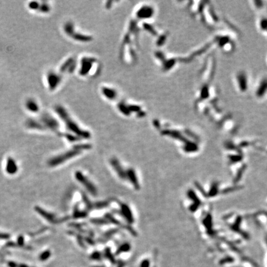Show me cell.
<instances>
[{"mask_svg": "<svg viewBox=\"0 0 267 267\" xmlns=\"http://www.w3.org/2000/svg\"><path fill=\"white\" fill-rule=\"evenodd\" d=\"M129 249H130V246H129V245H128V244H124V245H122V246L119 248V249L118 252V253H121V252H126V251L129 250Z\"/></svg>", "mask_w": 267, "mask_h": 267, "instance_id": "5b68a950", "label": "cell"}, {"mask_svg": "<svg viewBox=\"0 0 267 267\" xmlns=\"http://www.w3.org/2000/svg\"><path fill=\"white\" fill-rule=\"evenodd\" d=\"M149 265H150V263L148 260H144L141 262L140 267H149Z\"/></svg>", "mask_w": 267, "mask_h": 267, "instance_id": "8992f818", "label": "cell"}, {"mask_svg": "<svg viewBox=\"0 0 267 267\" xmlns=\"http://www.w3.org/2000/svg\"><path fill=\"white\" fill-rule=\"evenodd\" d=\"M76 178L79 181L82 182V184H83L87 187V189L91 194H96V190H95V187H93V185L81 173H77L76 174Z\"/></svg>", "mask_w": 267, "mask_h": 267, "instance_id": "6da1fadb", "label": "cell"}, {"mask_svg": "<svg viewBox=\"0 0 267 267\" xmlns=\"http://www.w3.org/2000/svg\"><path fill=\"white\" fill-rule=\"evenodd\" d=\"M129 176H130L131 180V181H132V184H134V185H135V186L136 187V188L137 189V187H138V183H137V179H136V175H135V174H134V172H133L132 171H131L129 172Z\"/></svg>", "mask_w": 267, "mask_h": 267, "instance_id": "277c9868", "label": "cell"}, {"mask_svg": "<svg viewBox=\"0 0 267 267\" xmlns=\"http://www.w3.org/2000/svg\"><path fill=\"white\" fill-rule=\"evenodd\" d=\"M111 164L113 166V167L115 168V170H116V172L118 173V174L119 175L120 177H121V178L126 177L125 174L123 173V171L122 170V168L119 166L118 161L116 160H113L111 161Z\"/></svg>", "mask_w": 267, "mask_h": 267, "instance_id": "3957f363", "label": "cell"}, {"mask_svg": "<svg viewBox=\"0 0 267 267\" xmlns=\"http://www.w3.org/2000/svg\"><path fill=\"white\" fill-rule=\"evenodd\" d=\"M78 153H79V151H76V150L67 152L64 155H62L61 156L59 157V158L57 159V163H59V162H62V161H66L69 158H71V157H72V156L76 155L77 154H78Z\"/></svg>", "mask_w": 267, "mask_h": 267, "instance_id": "7a4b0ae2", "label": "cell"}]
</instances>
